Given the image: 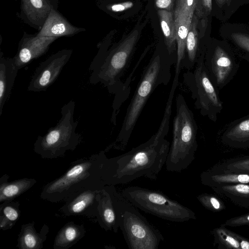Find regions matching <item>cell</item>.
Segmentation results:
<instances>
[{
  "label": "cell",
  "instance_id": "cell-34",
  "mask_svg": "<svg viewBox=\"0 0 249 249\" xmlns=\"http://www.w3.org/2000/svg\"><path fill=\"white\" fill-rule=\"evenodd\" d=\"M173 3L174 0H155V4L158 8L167 11L172 9Z\"/></svg>",
  "mask_w": 249,
  "mask_h": 249
},
{
  "label": "cell",
  "instance_id": "cell-20",
  "mask_svg": "<svg viewBox=\"0 0 249 249\" xmlns=\"http://www.w3.org/2000/svg\"><path fill=\"white\" fill-rule=\"evenodd\" d=\"M211 188L216 194L227 198L235 205L249 208V184H221Z\"/></svg>",
  "mask_w": 249,
  "mask_h": 249
},
{
  "label": "cell",
  "instance_id": "cell-17",
  "mask_svg": "<svg viewBox=\"0 0 249 249\" xmlns=\"http://www.w3.org/2000/svg\"><path fill=\"white\" fill-rule=\"evenodd\" d=\"M221 140L232 148L249 149V115L231 123L223 132Z\"/></svg>",
  "mask_w": 249,
  "mask_h": 249
},
{
  "label": "cell",
  "instance_id": "cell-25",
  "mask_svg": "<svg viewBox=\"0 0 249 249\" xmlns=\"http://www.w3.org/2000/svg\"><path fill=\"white\" fill-rule=\"evenodd\" d=\"M162 31L164 36V43L170 55H175L176 34L173 13L166 10L158 12ZM177 56V55H176Z\"/></svg>",
  "mask_w": 249,
  "mask_h": 249
},
{
  "label": "cell",
  "instance_id": "cell-7",
  "mask_svg": "<svg viewBox=\"0 0 249 249\" xmlns=\"http://www.w3.org/2000/svg\"><path fill=\"white\" fill-rule=\"evenodd\" d=\"M134 206L159 218L174 222L196 219L195 213L162 192L140 186H129L121 192Z\"/></svg>",
  "mask_w": 249,
  "mask_h": 249
},
{
  "label": "cell",
  "instance_id": "cell-16",
  "mask_svg": "<svg viewBox=\"0 0 249 249\" xmlns=\"http://www.w3.org/2000/svg\"><path fill=\"white\" fill-rule=\"evenodd\" d=\"M85 31V28L73 25L58 11V9H53L42 29L36 35L39 36L58 38L73 36Z\"/></svg>",
  "mask_w": 249,
  "mask_h": 249
},
{
  "label": "cell",
  "instance_id": "cell-28",
  "mask_svg": "<svg viewBox=\"0 0 249 249\" xmlns=\"http://www.w3.org/2000/svg\"><path fill=\"white\" fill-rule=\"evenodd\" d=\"M210 169L217 172L249 174V156L231 158Z\"/></svg>",
  "mask_w": 249,
  "mask_h": 249
},
{
  "label": "cell",
  "instance_id": "cell-3",
  "mask_svg": "<svg viewBox=\"0 0 249 249\" xmlns=\"http://www.w3.org/2000/svg\"><path fill=\"white\" fill-rule=\"evenodd\" d=\"M105 156V151H102L73 162L63 175L43 187L40 197L58 203L82 189H101L107 185Z\"/></svg>",
  "mask_w": 249,
  "mask_h": 249
},
{
  "label": "cell",
  "instance_id": "cell-11",
  "mask_svg": "<svg viewBox=\"0 0 249 249\" xmlns=\"http://www.w3.org/2000/svg\"><path fill=\"white\" fill-rule=\"evenodd\" d=\"M196 7L189 6L186 0H177L174 10L177 48V62L174 77L178 79L181 65L184 57L186 39Z\"/></svg>",
  "mask_w": 249,
  "mask_h": 249
},
{
  "label": "cell",
  "instance_id": "cell-33",
  "mask_svg": "<svg viewBox=\"0 0 249 249\" xmlns=\"http://www.w3.org/2000/svg\"><path fill=\"white\" fill-rule=\"evenodd\" d=\"M133 3L131 1H127L121 3L114 4L107 7V8L113 12H121L131 8Z\"/></svg>",
  "mask_w": 249,
  "mask_h": 249
},
{
  "label": "cell",
  "instance_id": "cell-30",
  "mask_svg": "<svg viewBox=\"0 0 249 249\" xmlns=\"http://www.w3.org/2000/svg\"><path fill=\"white\" fill-rule=\"evenodd\" d=\"M231 36L236 46L244 53L242 57L249 63V35L234 33L231 34Z\"/></svg>",
  "mask_w": 249,
  "mask_h": 249
},
{
  "label": "cell",
  "instance_id": "cell-18",
  "mask_svg": "<svg viewBox=\"0 0 249 249\" xmlns=\"http://www.w3.org/2000/svg\"><path fill=\"white\" fill-rule=\"evenodd\" d=\"M18 69L12 58H6L1 52L0 57V116L8 100Z\"/></svg>",
  "mask_w": 249,
  "mask_h": 249
},
{
  "label": "cell",
  "instance_id": "cell-31",
  "mask_svg": "<svg viewBox=\"0 0 249 249\" xmlns=\"http://www.w3.org/2000/svg\"><path fill=\"white\" fill-rule=\"evenodd\" d=\"M222 225L231 227L249 226V213L228 219Z\"/></svg>",
  "mask_w": 249,
  "mask_h": 249
},
{
  "label": "cell",
  "instance_id": "cell-9",
  "mask_svg": "<svg viewBox=\"0 0 249 249\" xmlns=\"http://www.w3.org/2000/svg\"><path fill=\"white\" fill-rule=\"evenodd\" d=\"M204 63L211 81L218 90L233 79L240 66L233 54L220 44L204 55Z\"/></svg>",
  "mask_w": 249,
  "mask_h": 249
},
{
  "label": "cell",
  "instance_id": "cell-4",
  "mask_svg": "<svg viewBox=\"0 0 249 249\" xmlns=\"http://www.w3.org/2000/svg\"><path fill=\"white\" fill-rule=\"evenodd\" d=\"M173 137L165 162L168 171L181 172L192 163L198 147L197 125L194 114L180 93L176 99Z\"/></svg>",
  "mask_w": 249,
  "mask_h": 249
},
{
  "label": "cell",
  "instance_id": "cell-26",
  "mask_svg": "<svg viewBox=\"0 0 249 249\" xmlns=\"http://www.w3.org/2000/svg\"><path fill=\"white\" fill-rule=\"evenodd\" d=\"M20 203L13 200L5 201L0 205V228L1 230L11 229L20 215Z\"/></svg>",
  "mask_w": 249,
  "mask_h": 249
},
{
  "label": "cell",
  "instance_id": "cell-32",
  "mask_svg": "<svg viewBox=\"0 0 249 249\" xmlns=\"http://www.w3.org/2000/svg\"><path fill=\"white\" fill-rule=\"evenodd\" d=\"M195 10L199 17L207 16L212 10V0H196Z\"/></svg>",
  "mask_w": 249,
  "mask_h": 249
},
{
  "label": "cell",
  "instance_id": "cell-35",
  "mask_svg": "<svg viewBox=\"0 0 249 249\" xmlns=\"http://www.w3.org/2000/svg\"><path fill=\"white\" fill-rule=\"evenodd\" d=\"M236 235L239 241L240 249H249V240L238 233Z\"/></svg>",
  "mask_w": 249,
  "mask_h": 249
},
{
  "label": "cell",
  "instance_id": "cell-23",
  "mask_svg": "<svg viewBox=\"0 0 249 249\" xmlns=\"http://www.w3.org/2000/svg\"><path fill=\"white\" fill-rule=\"evenodd\" d=\"M85 234L86 230L83 225L70 221L59 230L55 236L53 248L68 249L77 243Z\"/></svg>",
  "mask_w": 249,
  "mask_h": 249
},
{
  "label": "cell",
  "instance_id": "cell-22",
  "mask_svg": "<svg viewBox=\"0 0 249 249\" xmlns=\"http://www.w3.org/2000/svg\"><path fill=\"white\" fill-rule=\"evenodd\" d=\"M198 19L194 14L191 25L187 35L184 57L181 65V70H192L199 57L204 53L199 51L198 36L197 31Z\"/></svg>",
  "mask_w": 249,
  "mask_h": 249
},
{
  "label": "cell",
  "instance_id": "cell-5",
  "mask_svg": "<svg viewBox=\"0 0 249 249\" xmlns=\"http://www.w3.org/2000/svg\"><path fill=\"white\" fill-rule=\"evenodd\" d=\"M118 213L120 229L129 249H158L164 240L161 232L152 225L121 194L108 185Z\"/></svg>",
  "mask_w": 249,
  "mask_h": 249
},
{
  "label": "cell",
  "instance_id": "cell-24",
  "mask_svg": "<svg viewBox=\"0 0 249 249\" xmlns=\"http://www.w3.org/2000/svg\"><path fill=\"white\" fill-rule=\"evenodd\" d=\"M200 178L201 183L210 188L221 184H249V174L217 172L209 169L203 171Z\"/></svg>",
  "mask_w": 249,
  "mask_h": 249
},
{
  "label": "cell",
  "instance_id": "cell-6",
  "mask_svg": "<svg viewBox=\"0 0 249 249\" xmlns=\"http://www.w3.org/2000/svg\"><path fill=\"white\" fill-rule=\"evenodd\" d=\"M75 102L71 101L61 108V117L57 124L43 136L37 137L34 143L35 153L43 159L63 157L69 150L73 151L82 141L76 132L77 122L74 119Z\"/></svg>",
  "mask_w": 249,
  "mask_h": 249
},
{
  "label": "cell",
  "instance_id": "cell-12",
  "mask_svg": "<svg viewBox=\"0 0 249 249\" xmlns=\"http://www.w3.org/2000/svg\"><path fill=\"white\" fill-rule=\"evenodd\" d=\"M100 190L85 189L78 191L66 198L64 204L59 209L63 215L96 217L98 195Z\"/></svg>",
  "mask_w": 249,
  "mask_h": 249
},
{
  "label": "cell",
  "instance_id": "cell-19",
  "mask_svg": "<svg viewBox=\"0 0 249 249\" xmlns=\"http://www.w3.org/2000/svg\"><path fill=\"white\" fill-rule=\"evenodd\" d=\"M49 231L46 224H44L39 232L36 231L34 222L22 225L17 247L19 249H41Z\"/></svg>",
  "mask_w": 249,
  "mask_h": 249
},
{
  "label": "cell",
  "instance_id": "cell-2",
  "mask_svg": "<svg viewBox=\"0 0 249 249\" xmlns=\"http://www.w3.org/2000/svg\"><path fill=\"white\" fill-rule=\"evenodd\" d=\"M177 56L157 51L144 68L134 93L127 107L120 132L110 146L123 151L128 143L136 124L150 95L160 85H167L171 78V68Z\"/></svg>",
  "mask_w": 249,
  "mask_h": 249
},
{
  "label": "cell",
  "instance_id": "cell-10",
  "mask_svg": "<svg viewBox=\"0 0 249 249\" xmlns=\"http://www.w3.org/2000/svg\"><path fill=\"white\" fill-rule=\"evenodd\" d=\"M72 53L71 49H63L42 62L31 78L28 90L32 92L46 90L58 77Z\"/></svg>",
  "mask_w": 249,
  "mask_h": 249
},
{
  "label": "cell",
  "instance_id": "cell-21",
  "mask_svg": "<svg viewBox=\"0 0 249 249\" xmlns=\"http://www.w3.org/2000/svg\"><path fill=\"white\" fill-rule=\"evenodd\" d=\"M9 176L3 175L0 178V202L13 200L32 188L36 182L32 178H23L8 181Z\"/></svg>",
  "mask_w": 249,
  "mask_h": 249
},
{
  "label": "cell",
  "instance_id": "cell-36",
  "mask_svg": "<svg viewBox=\"0 0 249 249\" xmlns=\"http://www.w3.org/2000/svg\"><path fill=\"white\" fill-rule=\"evenodd\" d=\"M217 5L221 7L223 5L227 4V5H229L231 3V0H215Z\"/></svg>",
  "mask_w": 249,
  "mask_h": 249
},
{
  "label": "cell",
  "instance_id": "cell-13",
  "mask_svg": "<svg viewBox=\"0 0 249 249\" xmlns=\"http://www.w3.org/2000/svg\"><path fill=\"white\" fill-rule=\"evenodd\" d=\"M58 37L39 36L23 32L19 41L18 51L13 59L18 70L27 65L31 60L45 54L50 45Z\"/></svg>",
  "mask_w": 249,
  "mask_h": 249
},
{
  "label": "cell",
  "instance_id": "cell-8",
  "mask_svg": "<svg viewBox=\"0 0 249 249\" xmlns=\"http://www.w3.org/2000/svg\"><path fill=\"white\" fill-rule=\"evenodd\" d=\"M203 53L194 68L183 74L184 85L190 91L195 107L200 114L215 122L223 109L219 90L211 81L204 63Z\"/></svg>",
  "mask_w": 249,
  "mask_h": 249
},
{
  "label": "cell",
  "instance_id": "cell-15",
  "mask_svg": "<svg viewBox=\"0 0 249 249\" xmlns=\"http://www.w3.org/2000/svg\"><path fill=\"white\" fill-rule=\"evenodd\" d=\"M98 199L96 218L99 225L107 231L117 232L120 229L119 218L108 185L100 190Z\"/></svg>",
  "mask_w": 249,
  "mask_h": 249
},
{
  "label": "cell",
  "instance_id": "cell-1",
  "mask_svg": "<svg viewBox=\"0 0 249 249\" xmlns=\"http://www.w3.org/2000/svg\"><path fill=\"white\" fill-rule=\"evenodd\" d=\"M175 91L171 89L157 132L146 142L117 157H105L107 185L126 184L142 177L156 180L165 164L170 142L165 139L170 126Z\"/></svg>",
  "mask_w": 249,
  "mask_h": 249
},
{
  "label": "cell",
  "instance_id": "cell-27",
  "mask_svg": "<svg viewBox=\"0 0 249 249\" xmlns=\"http://www.w3.org/2000/svg\"><path fill=\"white\" fill-rule=\"evenodd\" d=\"M213 237V245L218 249H241L237 233L221 225L212 231Z\"/></svg>",
  "mask_w": 249,
  "mask_h": 249
},
{
  "label": "cell",
  "instance_id": "cell-29",
  "mask_svg": "<svg viewBox=\"0 0 249 249\" xmlns=\"http://www.w3.org/2000/svg\"><path fill=\"white\" fill-rule=\"evenodd\" d=\"M196 198L205 209L212 212H220L226 209L224 202L213 194L202 193L197 196Z\"/></svg>",
  "mask_w": 249,
  "mask_h": 249
},
{
  "label": "cell",
  "instance_id": "cell-14",
  "mask_svg": "<svg viewBox=\"0 0 249 249\" xmlns=\"http://www.w3.org/2000/svg\"><path fill=\"white\" fill-rule=\"evenodd\" d=\"M17 16L31 27L40 31L53 9H58V0H20Z\"/></svg>",
  "mask_w": 249,
  "mask_h": 249
}]
</instances>
